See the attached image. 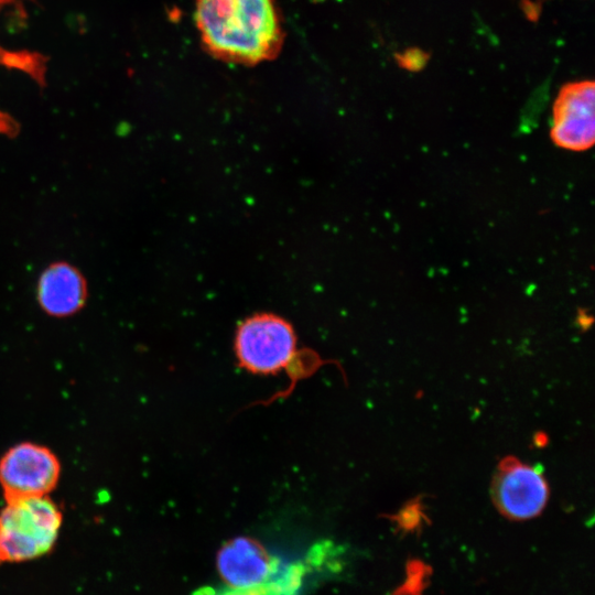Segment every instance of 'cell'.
I'll return each mask as SVG.
<instances>
[{
  "label": "cell",
  "instance_id": "obj_1",
  "mask_svg": "<svg viewBox=\"0 0 595 595\" xmlns=\"http://www.w3.org/2000/svg\"><path fill=\"white\" fill-rule=\"evenodd\" d=\"M195 21L207 51L227 62L252 65L282 44L273 0H196Z\"/></svg>",
  "mask_w": 595,
  "mask_h": 595
},
{
  "label": "cell",
  "instance_id": "obj_2",
  "mask_svg": "<svg viewBox=\"0 0 595 595\" xmlns=\"http://www.w3.org/2000/svg\"><path fill=\"white\" fill-rule=\"evenodd\" d=\"M234 350L238 365L255 375L284 371L294 382L323 365L321 357L300 350L293 326L272 313H258L237 327Z\"/></svg>",
  "mask_w": 595,
  "mask_h": 595
},
{
  "label": "cell",
  "instance_id": "obj_3",
  "mask_svg": "<svg viewBox=\"0 0 595 595\" xmlns=\"http://www.w3.org/2000/svg\"><path fill=\"white\" fill-rule=\"evenodd\" d=\"M62 520V511L47 495L8 500L0 511L1 562H23L48 553Z\"/></svg>",
  "mask_w": 595,
  "mask_h": 595
},
{
  "label": "cell",
  "instance_id": "obj_4",
  "mask_svg": "<svg viewBox=\"0 0 595 595\" xmlns=\"http://www.w3.org/2000/svg\"><path fill=\"white\" fill-rule=\"evenodd\" d=\"M550 489L540 466L522 463L517 457L502 458L490 485L497 510L510 520H528L539 516L549 500Z\"/></svg>",
  "mask_w": 595,
  "mask_h": 595
},
{
  "label": "cell",
  "instance_id": "obj_5",
  "mask_svg": "<svg viewBox=\"0 0 595 595\" xmlns=\"http://www.w3.org/2000/svg\"><path fill=\"white\" fill-rule=\"evenodd\" d=\"M61 464L47 447L24 442L11 447L0 459V485L6 501L46 496L58 482Z\"/></svg>",
  "mask_w": 595,
  "mask_h": 595
},
{
  "label": "cell",
  "instance_id": "obj_6",
  "mask_svg": "<svg viewBox=\"0 0 595 595\" xmlns=\"http://www.w3.org/2000/svg\"><path fill=\"white\" fill-rule=\"evenodd\" d=\"M552 142L564 150L582 152L595 142V85L593 80L565 84L553 104Z\"/></svg>",
  "mask_w": 595,
  "mask_h": 595
},
{
  "label": "cell",
  "instance_id": "obj_7",
  "mask_svg": "<svg viewBox=\"0 0 595 595\" xmlns=\"http://www.w3.org/2000/svg\"><path fill=\"white\" fill-rule=\"evenodd\" d=\"M217 570L226 584L236 589H250L262 584L271 572V556L264 547L250 537L226 541L217 552Z\"/></svg>",
  "mask_w": 595,
  "mask_h": 595
},
{
  "label": "cell",
  "instance_id": "obj_8",
  "mask_svg": "<svg viewBox=\"0 0 595 595\" xmlns=\"http://www.w3.org/2000/svg\"><path fill=\"white\" fill-rule=\"evenodd\" d=\"M42 309L53 316H68L83 307L86 282L78 270L67 263L50 266L41 275L37 288Z\"/></svg>",
  "mask_w": 595,
  "mask_h": 595
},
{
  "label": "cell",
  "instance_id": "obj_9",
  "mask_svg": "<svg viewBox=\"0 0 595 595\" xmlns=\"http://www.w3.org/2000/svg\"><path fill=\"white\" fill-rule=\"evenodd\" d=\"M50 57L30 50H8L0 44V66L18 69L30 76L41 88L46 87Z\"/></svg>",
  "mask_w": 595,
  "mask_h": 595
},
{
  "label": "cell",
  "instance_id": "obj_10",
  "mask_svg": "<svg viewBox=\"0 0 595 595\" xmlns=\"http://www.w3.org/2000/svg\"><path fill=\"white\" fill-rule=\"evenodd\" d=\"M392 519L404 531H412L420 528L421 523L426 519L421 497H416L405 504L396 516H392Z\"/></svg>",
  "mask_w": 595,
  "mask_h": 595
},
{
  "label": "cell",
  "instance_id": "obj_11",
  "mask_svg": "<svg viewBox=\"0 0 595 595\" xmlns=\"http://www.w3.org/2000/svg\"><path fill=\"white\" fill-rule=\"evenodd\" d=\"M398 64L409 71H419L428 62V53L419 48H409L400 54L396 55Z\"/></svg>",
  "mask_w": 595,
  "mask_h": 595
},
{
  "label": "cell",
  "instance_id": "obj_12",
  "mask_svg": "<svg viewBox=\"0 0 595 595\" xmlns=\"http://www.w3.org/2000/svg\"><path fill=\"white\" fill-rule=\"evenodd\" d=\"M577 322L581 327L587 328L591 326L593 318L591 315H586L585 311L580 310L577 314Z\"/></svg>",
  "mask_w": 595,
  "mask_h": 595
},
{
  "label": "cell",
  "instance_id": "obj_13",
  "mask_svg": "<svg viewBox=\"0 0 595 595\" xmlns=\"http://www.w3.org/2000/svg\"><path fill=\"white\" fill-rule=\"evenodd\" d=\"M0 1H1L4 6H7V4H12V3H15V2H17V0H0ZM29 1H32V2H34V3H37L36 0H29Z\"/></svg>",
  "mask_w": 595,
  "mask_h": 595
},
{
  "label": "cell",
  "instance_id": "obj_14",
  "mask_svg": "<svg viewBox=\"0 0 595 595\" xmlns=\"http://www.w3.org/2000/svg\"><path fill=\"white\" fill-rule=\"evenodd\" d=\"M4 4L0 1V9L3 7Z\"/></svg>",
  "mask_w": 595,
  "mask_h": 595
},
{
  "label": "cell",
  "instance_id": "obj_15",
  "mask_svg": "<svg viewBox=\"0 0 595 595\" xmlns=\"http://www.w3.org/2000/svg\"><path fill=\"white\" fill-rule=\"evenodd\" d=\"M0 563H1V560H0Z\"/></svg>",
  "mask_w": 595,
  "mask_h": 595
}]
</instances>
